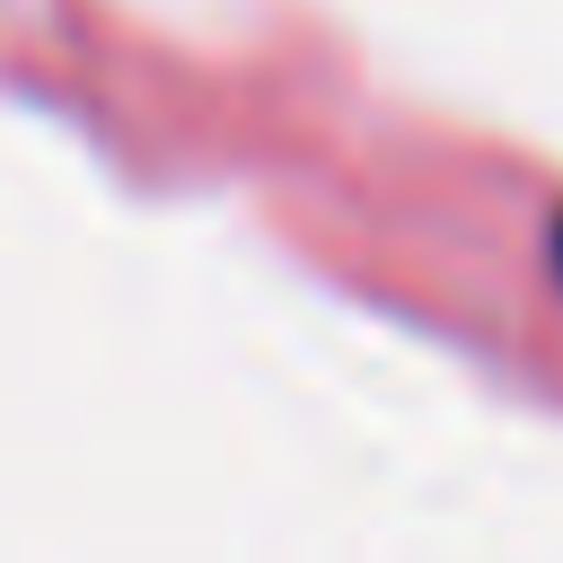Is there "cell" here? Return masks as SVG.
Listing matches in <instances>:
<instances>
[]
</instances>
